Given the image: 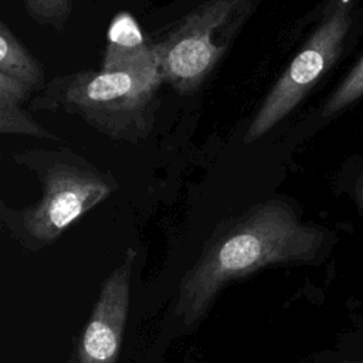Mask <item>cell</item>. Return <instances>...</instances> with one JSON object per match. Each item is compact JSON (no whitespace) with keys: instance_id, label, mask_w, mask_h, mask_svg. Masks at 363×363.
Returning <instances> with one entry per match:
<instances>
[{"instance_id":"ba28073f","label":"cell","mask_w":363,"mask_h":363,"mask_svg":"<svg viewBox=\"0 0 363 363\" xmlns=\"http://www.w3.org/2000/svg\"><path fill=\"white\" fill-rule=\"evenodd\" d=\"M27 86L21 82L0 74V133L28 135L41 139L60 140V138L38 125L18 105L28 95Z\"/></svg>"},{"instance_id":"6da1fadb","label":"cell","mask_w":363,"mask_h":363,"mask_svg":"<svg viewBox=\"0 0 363 363\" xmlns=\"http://www.w3.org/2000/svg\"><path fill=\"white\" fill-rule=\"evenodd\" d=\"M320 240V234L301 224L292 207L282 200L271 199L251 207L217 231L186 274L176 316L186 326L194 325L228 282L267 265L308 261Z\"/></svg>"},{"instance_id":"8992f818","label":"cell","mask_w":363,"mask_h":363,"mask_svg":"<svg viewBox=\"0 0 363 363\" xmlns=\"http://www.w3.org/2000/svg\"><path fill=\"white\" fill-rule=\"evenodd\" d=\"M136 252L129 248L123 262L101 286L88 323L78 343V363H115L129 309L132 264Z\"/></svg>"},{"instance_id":"8fae6325","label":"cell","mask_w":363,"mask_h":363,"mask_svg":"<svg viewBox=\"0 0 363 363\" xmlns=\"http://www.w3.org/2000/svg\"><path fill=\"white\" fill-rule=\"evenodd\" d=\"M363 94V60L360 64L350 72L346 81L340 85L336 94L332 96L329 104L325 108L323 115H330L337 112L339 109L349 105L352 101L359 98Z\"/></svg>"},{"instance_id":"277c9868","label":"cell","mask_w":363,"mask_h":363,"mask_svg":"<svg viewBox=\"0 0 363 363\" xmlns=\"http://www.w3.org/2000/svg\"><path fill=\"white\" fill-rule=\"evenodd\" d=\"M254 9V0H204L152 41L163 82L179 94L196 92L225 54Z\"/></svg>"},{"instance_id":"7a4b0ae2","label":"cell","mask_w":363,"mask_h":363,"mask_svg":"<svg viewBox=\"0 0 363 363\" xmlns=\"http://www.w3.org/2000/svg\"><path fill=\"white\" fill-rule=\"evenodd\" d=\"M162 82L126 72L77 71L52 78L33 106L78 115L113 140L139 143L152 132Z\"/></svg>"},{"instance_id":"52a82bcc","label":"cell","mask_w":363,"mask_h":363,"mask_svg":"<svg viewBox=\"0 0 363 363\" xmlns=\"http://www.w3.org/2000/svg\"><path fill=\"white\" fill-rule=\"evenodd\" d=\"M102 71L163 81L152 41L143 37L139 24L126 11L118 13L108 27Z\"/></svg>"},{"instance_id":"9c48e42d","label":"cell","mask_w":363,"mask_h":363,"mask_svg":"<svg viewBox=\"0 0 363 363\" xmlns=\"http://www.w3.org/2000/svg\"><path fill=\"white\" fill-rule=\"evenodd\" d=\"M0 74L21 82L30 92L44 85L40 62L3 21L0 23Z\"/></svg>"},{"instance_id":"30bf717a","label":"cell","mask_w":363,"mask_h":363,"mask_svg":"<svg viewBox=\"0 0 363 363\" xmlns=\"http://www.w3.org/2000/svg\"><path fill=\"white\" fill-rule=\"evenodd\" d=\"M24 4L34 21L55 30L64 28L72 7L71 0H24Z\"/></svg>"},{"instance_id":"3957f363","label":"cell","mask_w":363,"mask_h":363,"mask_svg":"<svg viewBox=\"0 0 363 363\" xmlns=\"http://www.w3.org/2000/svg\"><path fill=\"white\" fill-rule=\"evenodd\" d=\"M10 157L28 167L41 183L40 200L20 211H9L6 221L24 238L48 244L81 216L116 190V180L69 149H30Z\"/></svg>"},{"instance_id":"5b68a950","label":"cell","mask_w":363,"mask_h":363,"mask_svg":"<svg viewBox=\"0 0 363 363\" xmlns=\"http://www.w3.org/2000/svg\"><path fill=\"white\" fill-rule=\"evenodd\" d=\"M347 28L343 9L335 11L313 33L308 44L292 60L254 115L244 142H255L282 121L335 60Z\"/></svg>"}]
</instances>
